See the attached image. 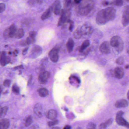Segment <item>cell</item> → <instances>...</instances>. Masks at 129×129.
I'll list each match as a JSON object with an SVG mask.
<instances>
[{
  "label": "cell",
  "instance_id": "obj_54",
  "mask_svg": "<svg viewBox=\"0 0 129 129\" xmlns=\"http://www.w3.org/2000/svg\"><path fill=\"white\" fill-rule=\"evenodd\" d=\"M127 52L128 54H129V46L128 47V48H127Z\"/></svg>",
  "mask_w": 129,
  "mask_h": 129
},
{
  "label": "cell",
  "instance_id": "obj_30",
  "mask_svg": "<svg viewBox=\"0 0 129 129\" xmlns=\"http://www.w3.org/2000/svg\"><path fill=\"white\" fill-rule=\"evenodd\" d=\"M3 36L5 39H8L10 38V29L9 28L6 29L4 31L3 33Z\"/></svg>",
  "mask_w": 129,
  "mask_h": 129
},
{
  "label": "cell",
  "instance_id": "obj_7",
  "mask_svg": "<svg viewBox=\"0 0 129 129\" xmlns=\"http://www.w3.org/2000/svg\"><path fill=\"white\" fill-rule=\"evenodd\" d=\"M122 22L124 27L129 24V6H126L124 8L122 16Z\"/></svg>",
  "mask_w": 129,
  "mask_h": 129
},
{
  "label": "cell",
  "instance_id": "obj_45",
  "mask_svg": "<svg viewBox=\"0 0 129 129\" xmlns=\"http://www.w3.org/2000/svg\"><path fill=\"white\" fill-rule=\"evenodd\" d=\"M23 66L22 65H20V66H18L15 67H14L13 69L14 70L18 69H23Z\"/></svg>",
  "mask_w": 129,
  "mask_h": 129
},
{
  "label": "cell",
  "instance_id": "obj_23",
  "mask_svg": "<svg viewBox=\"0 0 129 129\" xmlns=\"http://www.w3.org/2000/svg\"><path fill=\"white\" fill-rule=\"evenodd\" d=\"M83 34L80 29V27H78L74 31L73 36L76 39H79L82 36Z\"/></svg>",
  "mask_w": 129,
  "mask_h": 129
},
{
  "label": "cell",
  "instance_id": "obj_25",
  "mask_svg": "<svg viewBox=\"0 0 129 129\" xmlns=\"http://www.w3.org/2000/svg\"><path fill=\"white\" fill-rule=\"evenodd\" d=\"M10 31V38H15V35L17 29L15 24H12L9 27Z\"/></svg>",
  "mask_w": 129,
  "mask_h": 129
},
{
  "label": "cell",
  "instance_id": "obj_29",
  "mask_svg": "<svg viewBox=\"0 0 129 129\" xmlns=\"http://www.w3.org/2000/svg\"><path fill=\"white\" fill-rule=\"evenodd\" d=\"M33 122V118L31 116H29L26 117L25 121V126L26 127L29 126Z\"/></svg>",
  "mask_w": 129,
  "mask_h": 129
},
{
  "label": "cell",
  "instance_id": "obj_4",
  "mask_svg": "<svg viewBox=\"0 0 129 129\" xmlns=\"http://www.w3.org/2000/svg\"><path fill=\"white\" fill-rule=\"evenodd\" d=\"M71 16V12L70 10H68L65 9H62V13L60 14V17L57 23V27L63 25L70 19Z\"/></svg>",
  "mask_w": 129,
  "mask_h": 129
},
{
  "label": "cell",
  "instance_id": "obj_37",
  "mask_svg": "<svg viewBox=\"0 0 129 129\" xmlns=\"http://www.w3.org/2000/svg\"><path fill=\"white\" fill-rule=\"evenodd\" d=\"M86 128L88 129H95L96 128V125L93 123H90L87 125Z\"/></svg>",
  "mask_w": 129,
  "mask_h": 129
},
{
  "label": "cell",
  "instance_id": "obj_56",
  "mask_svg": "<svg viewBox=\"0 0 129 129\" xmlns=\"http://www.w3.org/2000/svg\"></svg>",
  "mask_w": 129,
  "mask_h": 129
},
{
  "label": "cell",
  "instance_id": "obj_6",
  "mask_svg": "<svg viewBox=\"0 0 129 129\" xmlns=\"http://www.w3.org/2000/svg\"><path fill=\"white\" fill-rule=\"evenodd\" d=\"M59 49V47L55 46L49 52L48 55L50 57L51 60L53 62L56 63L58 61L59 58V55H58Z\"/></svg>",
  "mask_w": 129,
  "mask_h": 129
},
{
  "label": "cell",
  "instance_id": "obj_42",
  "mask_svg": "<svg viewBox=\"0 0 129 129\" xmlns=\"http://www.w3.org/2000/svg\"><path fill=\"white\" fill-rule=\"evenodd\" d=\"M102 5L103 6L106 7V6L109 5L110 4H109V2L108 1H106V0H104L102 2Z\"/></svg>",
  "mask_w": 129,
  "mask_h": 129
},
{
  "label": "cell",
  "instance_id": "obj_10",
  "mask_svg": "<svg viewBox=\"0 0 129 129\" xmlns=\"http://www.w3.org/2000/svg\"><path fill=\"white\" fill-rule=\"evenodd\" d=\"M100 51L104 54H108L110 53V45L108 41H104L100 45L99 47Z\"/></svg>",
  "mask_w": 129,
  "mask_h": 129
},
{
  "label": "cell",
  "instance_id": "obj_46",
  "mask_svg": "<svg viewBox=\"0 0 129 129\" xmlns=\"http://www.w3.org/2000/svg\"><path fill=\"white\" fill-rule=\"evenodd\" d=\"M32 76L31 75V76H30V78H29V79L28 82V85H29L31 84L32 80Z\"/></svg>",
  "mask_w": 129,
  "mask_h": 129
},
{
  "label": "cell",
  "instance_id": "obj_34",
  "mask_svg": "<svg viewBox=\"0 0 129 129\" xmlns=\"http://www.w3.org/2000/svg\"><path fill=\"white\" fill-rule=\"evenodd\" d=\"M116 63L119 65H122L124 64V60L123 58L120 57L118 58L116 61Z\"/></svg>",
  "mask_w": 129,
  "mask_h": 129
},
{
  "label": "cell",
  "instance_id": "obj_17",
  "mask_svg": "<svg viewBox=\"0 0 129 129\" xmlns=\"http://www.w3.org/2000/svg\"><path fill=\"white\" fill-rule=\"evenodd\" d=\"M10 122L9 120L7 119H3L0 120V129L8 128L10 126Z\"/></svg>",
  "mask_w": 129,
  "mask_h": 129
},
{
  "label": "cell",
  "instance_id": "obj_33",
  "mask_svg": "<svg viewBox=\"0 0 129 129\" xmlns=\"http://www.w3.org/2000/svg\"><path fill=\"white\" fill-rule=\"evenodd\" d=\"M12 91L16 94H19V88L16 84H14L12 87Z\"/></svg>",
  "mask_w": 129,
  "mask_h": 129
},
{
  "label": "cell",
  "instance_id": "obj_14",
  "mask_svg": "<svg viewBox=\"0 0 129 129\" xmlns=\"http://www.w3.org/2000/svg\"><path fill=\"white\" fill-rule=\"evenodd\" d=\"M43 107L41 104H37L34 107V112L39 117H41L43 116Z\"/></svg>",
  "mask_w": 129,
  "mask_h": 129
},
{
  "label": "cell",
  "instance_id": "obj_36",
  "mask_svg": "<svg viewBox=\"0 0 129 129\" xmlns=\"http://www.w3.org/2000/svg\"><path fill=\"white\" fill-rule=\"evenodd\" d=\"M26 41L27 44L29 45L30 44H33V43H34L35 42V39L29 36V37H27L26 38Z\"/></svg>",
  "mask_w": 129,
  "mask_h": 129
},
{
  "label": "cell",
  "instance_id": "obj_12",
  "mask_svg": "<svg viewBox=\"0 0 129 129\" xmlns=\"http://www.w3.org/2000/svg\"><path fill=\"white\" fill-rule=\"evenodd\" d=\"M125 72L122 67H117L114 70V76L117 79H121L124 76Z\"/></svg>",
  "mask_w": 129,
  "mask_h": 129
},
{
  "label": "cell",
  "instance_id": "obj_50",
  "mask_svg": "<svg viewBox=\"0 0 129 129\" xmlns=\"http://www.w3.org/2000/svg\"><path fill=\"white\" fill-rule=\"evenodd\" d=\"M125 68L126 69H129V64H127V65H126V66H125Z\"/></svg>",
  "mask_w": 129,
  "mask_h": 129
},
{
  "label": "cell",
  "instance_id": "obj_32",
  "mask_svg": "<svg viewBox=\"0 0 129 129\" xmlns=\"http://www.w3.org/2000/svg\"><path fill=\"white\" fill-rule=\"evenodd\" d=\"M59 123V121L57 120H52V121H50L48 122V125L50 127H53V126L57 125Z\"/></svg>",
  "mask_w": 129,
  "mask_h": 129
},
{
  "label": "cell",
  "instance_id": "obj_24",
  "mask_svg": "<svg viewBox=\"0 0 129 129\" xmlns=\"http://www.w3.org/2000/svg\"><path fill=\"white\" fill-rule=\"evenodd\" d=\"M89 44H90V42H89V40L88 39L85 40L82 43V45L80 47L79 49V52L80 53L83 52L84 50L89 46Z\"/></svg>",
  "mask_w": 129,
  "mask_h": 129
},
{
  "label": "cell",
  "instance_id": "obj_49",
  "mask_svg": "<svg viewBox=\"0 0 129 129\" xmlns=\"http://www.w3.org/2000/svg\"><path fill=\"white\" fill-rule=\"evenodd\" d=\"M82 0H74V2L76 4H79L81 2Z\"/></svg>",
  "mask_w": 129,
  "mask_h": 129
},
{
  "label": "cell",
  "instance_id": "obj_53",
  "mask_svg": "<svg viewBox=\"0 0 129 129\" xmlns=\"http://www.w3.org/2000/svg\"><path fill=\"white\" fill-rule=\"evenodd\" d=\"M52 128V129H60V128H59V127H52V128Z\"/></svg>",
  "mask_w": 129,
  "mask_h": 129
},
{
  "label": "cell",
  "instance_id": "obj_44",
  "mask_svg": "<svg viewBox=\"0 0 129 129\" xmlns=\"http://www.w3.org/2000/svg\"><path fill=\"white\" fill-rule=\"evenodd\" d=\"M20 45L22 46H25L27 45V43H26V40H23L20 42Z\"/></svg>",
  "mask_w": 129,
  "mask_h": 129
},
{
  "label": "cell",
  "instance_id": "obj_20",
  "mask_svg": "<svg viewBox=\"0 0 129 129\" xmlns=\"http://www.w3.org/2000/svg\"><path fill=\"white\" fill-rule=\"evenodd\" d=\"M74 43L73 39L70 38L68 40L66 44L67 49L69 53H70L73 51L74 47Z\"/></svg>",
  "mask_w": 129,
  "mask_h": 129
},
{
  "label": "cell",
  "instance_id": "obj_40",
  "mask_svg": "<svg viewBox=\"0 0 129 129\" xmlns=\"http://www.w3.org/2000/svg\"><path fill=\"white\" fill-rule=\"evenodd\" d=\"M5 5L3 3H0V13L3 12L5 9Z\"/></svg>",
  "mask_w": 129,
  "mask_h": 129
},
{
  "label": "cell",
  "instance_id": "obj_51",
  "mask_svg": "<svg viewBox=\"0 0 129 129\" xmlns=\"http://www.w3.org/2000/svg\"><path fill=\"white\" fill-rule=\"evenodd\" d=\"M127 98L129 100V91H128V93H127Z\"/></svg>",
  "mask_w": 129,
  "mask_h": 129
},
{
  "label": "cell",
  "instance_id": "obj_27",
  "mask_svg": "<svg viewBox=\"0 0 129 129\" xmlns=\"http://www.w3.org/2000/svg\"><path fill=\"white\" fill-rule=\"evenodd\" d=\"M24 35V32L23 30L22 29H19L17 30L15 38L17 39H20L22 38Z\"/></svg>",
  "mask_w": 129,
  "mask_h": 129
},
{
  "label": "cell",
  "instance_id": "obj_41",
  "mask_svg": "<svg viewBox=\"0 0 129 129\" xmlns=\"http://www.w3.org/2000/svg\"><path fill=\"white\" fill-rule=\"evenodd\" d=\"M29 37L35 39L36 36V32L35 31H31L29 33Z\"/></svg>",
  "mask_w": 129,
  "mask_h": 129
},
{
  "label": "cell",
  "instance_id": "obj_55",
  "mask_svg": "<svg viewBox=\"0 0 129 129\" xmlns=\"http://www.w3.org/2000/svg\"><path fill=\"white\" fill-rule=\"evenodd\" d=\"M125 1H126L127 2H129V0H125Z\"/></svg>",
  "mask_w": 129,
  "mask_h": 129
},
{
  "label": "cell",
  "instance_id": "obj_19",
  "mask_svg": "<svg viewBox=\"0 0 129 129\" xmlns=\"http://www.w3.org/2000/svg\"><path fill=\"white\" fill-rule=\"evenodd\" d=\"M42 51V50L41 47L38 45H35L32 50V54L34 57H38L41 54Z\"/></svg>",
  "mask_w": 129,
  "mask_h": 129
},
{
  "label": "cell",
  "instance_id": "obj_2",
  "mask_svg": "<svg viewBox=\"0 0 129 129\" xmlns=\"http://www.w3.org/2000/svg\"><path fill=\"white\" fill-rule=\"evenodd\" d=\"M94 5L95 2L93 0H86L79 5L77 11L80 15L86 16L91 12Z\"/></svg>",
  "mask_w": 129,
  "mask_h": 129
},
{
  "label": "cell",
  "instance_id": "obj_26",
  "mask_svg": "<svg viewBox=\"0 0 129 129\" xmlns=\"http://www.w3.org/2000/svg\"><path fill=\"white\" fill-rule=\"evenodd\" d=\"M44 0H29L28 4L30 6H33L36 5L41 4L44 2Z\"/></svg>",
  "mask_w": 129,
  "mask_h": 129
},
{
  "label": "cell",
  "instance_id": "obj_39",
  "mask_svg": "<svg viewBox=\"0 0 129 129\" xmlns=\"http://www.w3.org/2000/svg\"><path fill=\"white\" fill-rule=\"evenodd\" d=\"M8 110V107H5L3 108V110H2V117H4L5 115H6L7 112Z\"/></svg>",
  "mask_w": 129,
  "mask_h": 129
},
{
  "label": "cell",
  "instance_id": "obj_47",
  "mask_svg": "<svg viewBox=\"0 0 129 129\" xmlns=\"http://www.w3.org/2000/svg\"><path fill=\"white\" fill-rule=\"evenodd\" d=\"M2 110H3V108L0 105V118L2 117Z\"/></svg>",
  "mask_w": 129,
  "mask_h": 129
},
{
  "label": "cell",
  "instance_id": "obj_9",
  "mask_svg": "<svg viewBox=\"0 0 129 129\" xmlns=\"http://www.w3.org/2000/svg\"><path fill=\"white\" fill-rule=\"evenodd\" d=\"M54 14L56 15H60L62 13L61 4L59 0H56L50 6Z\"/></svg>",
  "mask_w": 129,
  "mask_h": 129
},
{
  "label": "cell",
  "instance_id": "obj_8",
  "mask_svg": "<svg viewBox=\"0 0 129 129\" xmlns=\"http://www.w3.org/2000/svg\"><path fill=\"white\" fill-rule=\"evenodd\" d=\"M50 76V73L48 71H45L39 74L38 81L41 84H45L47 82Z\"/></svg>",
  "mask_w": 129,
  "mask_h": 129
},
{
  "label": "cell",
  "instance_id": "obj_52",
  "mask_svg": "<svg viewBox=\"0 0 129 129\" xmlns=\"http://www.w3.org/2000/svg\"><path fill=\"white\" fill-rule=\"evenodd\" d=\"M2 92V89L1 87H0V97H1V94Z\"/></svg>",
  "mask_w": 129,
  "mask_h": 129
},
{
  "label": "cell",
  "instance_id": "obj_11",
  "mask_svg": "<svg viewBox=\"0 0 129 129\" xmlns=\"http://www.w3.org/2000/svg\"><path fill=\"white\" fill-rule=\"evenodd\" d=\"M10 59L9 57L6 56V53L5 51H3L0 56V64L2 66H6L10 63Z\"/></svg>",
  "mask_w": 129,
  "mask_h": 129
},
{
  "label": "cell",
  "instance_id": "obj_16",
  "mask_svg": "<svg viewBox=\"0 0 129 129\" xmlns=\"http://www.w3.org/2000/svg\"><path fill=\"white\" fill-rule=\"evenodd\" d=\"M128 103L125 99H120L118 100L115 104V106L117 108H125L128 107Z\"/></svg>",
  "mask_w": 129,
  "mask_h": 129
},
{
  "label": "cell",
  "instance_id": "obj_15",
  "mask_svg": "<svg viewBox=\"0 0 129 129\" xmlns=\"http://www.w3.org/2000/svg\"><path fill=\"white\" fill-rule=\"evenodd\" d=\"M46 117L50 120L55 119L58 116L57 112L54 110H51L45 114Z\"/></svg>",
  "mask_w": 129,
  "mask_h": 129
},
{
  "label": "cell",
  "instance_id": "obj_21",
  "mask_svg": "<svg viewBox=\"0 0 129 129\" xmlns=\"http://www.w3.org/2000/svg\"><path fill=\"white\" fill-rule=\"evenodd\" d=\"M113 119L111 118L107 120L102 123L99 126V128L100 129H105L108 127V126H110L113 123Z\"/></svg>",
  "mask_w": 129,
  "mask_h": 129
},
{
  "label": "cell",
  "instance_id": "obj_35",
  "mask_svg": "<svg viewBox=\"0 0 129 129\" xmlns=\"http://www.w3.org/2000/svg\"><path fill=\"white\" fill-rule=\"evenodd\" d=\"M67 23H69L70 24L69 25V28L68 30L70 32H72L73 29L74 27V22L72 20H71L70 19L68 20V21H67Z\"/></svg>",
  "mask_w": 129,
  "mask_h": 129
},
{
  "label": "cell",
  "instance_id": "obj_3",
  "mask_svg": "<svg viewBox=\"0 0 129 129\" xmlns=\"http://www.w3.org/2000/svg\"><path fill=\"white\" fill-rule=\"evenodd\" d=\"M110 45L115 48L117 52H121L124 48V44L121 38L118 36H113L110 41Z\"/></svg>",
  "mask_w": 129,
  "mask_h": 129
},
{
  "label": "cell",
  "instance_id": "obj_1",
  "mask_svg": "<svg viewBox=\"0 0 129 129\" xmlns=\"http://www.w3.org/2000/svg\"><path fill=\"white\" fill-rule=\"evenodd\" d=\"M116 12V9L112 7H109L101 10L99 11L96 16V23L100 25H105L108 22L114 19Z\"/></svg>",
  "mask_w": 129,
  "mask_h": 129
},
{
  "label": "cell",
  "instance_id": "obj_43",
  "mask_svg": "<svg viewBox=\"0 0 129 129\" xmlns=\"http://www.w3.org/2000/svg\"><path fill=\"white\" fill-rule=\"evenodd\" d=\"M28 47H27L25 48H24V49L23 50V55H25L26 54L27 52H28Z\"/></svg>",
  "mask_w": 129,
  "mask_h": 129
},
{
  "label": "cell",
  "instance_id": "obj_5",
  "mask_svg": "<svg viewBox=\"0 0 129 129\" xmlns=\"http://www.w3.org/2000/svg\"><path fill=\"white\" fill-rule=\"evenodd\" d=\"M124 114V112L122 111L118 112L116 116V122L119 125L125 126L127 128L129 129V123L123 117Z\"/></svg>",
  "mask_w": 129,
  "mask_h": 129
},
{
  "label": "cell",
  "instance_id": "obj_28",
  "mask_svg": "<svg viewBox=\"0 0 129 129\" xmlns=\"http://www.w3.org/2000/svg\"><path fill=\"white\" fill-rule=\"evenodd\" d=\"M71 5H72V0H64L63 9L69 10H70Z\"/></svg>",
  "mask_w": 129,
  "mask_h": 129
},
{
  "label": "cell",
  "instance_id": "obj_38",
  "mask_svg": "<svg viewBox=\"0 0 129 129\" xmlns=\"http://www.w3.org/2000/svg\"><path fill=\"white\" fill-rule=\"evenodd\" d=\"M11 81L10 80H6L4 82L3 85L5 87H9L10 85Z\"/></svg>",
  "mask_w": 129,
  "mask_h": 129
},
{
  "label": "cell",
  "instance_id": "obj_48",
  "mask_svg": "<svg viewBox=\"0 0 129 129\" xmlns=\"http://www.w3.org/2000/svg\"><path fill=\"white\" fill-rule=\"evenodd\" d=\"M71 128V126H70L69 125L66 126H64V128H63V129H70Z\"/></svg>",
  "mask_w": 129,
  "mask_h": 129
},
{
  "label": "cell",
  "instance_id": "obj_22",
  "mask_svg": "<svg viewBox=\"0 0 129 129\" xmlns=\"http://www.w3.org/2000/svg\"><path fill=\"white\" fill-rule=\"evenodd\" d=\"M38 92L39 95L42 97H47L49 94L48 91L45 88H41L38 90Z\"/></svg>",
  "mask_w": 129,
  "mask_h": 129
},
{
  "label": "cell",
  "instance_id": "obj_18",
  "mask_svg": "<svg viewBox=\"0 0 129 129\" xmlns=\"http://www.w3.org/2000/svg\"><path fill=\"white\" fill-rule=\"evenodd\" d=\"M53 10L51 7H50L49 8H48L42 15L41 16V19L42 20H45L46 19L50 17L51 16L52 12H53Z\"/></svg>",
  "mask_w": 129,
  "mask_h": 129
},
{
  "label": "cell",
  "instance_id": "obj_13",
  "mask_svg": "<svg viewBox=\"0 0 129 129\" xmlns=\"http://www.w3.org/2000/svg\"><path fill=\"white\" fill-rule=\"evenodd\" d=\"M81 31L83 35H89L92 33L93 32V28L91 26H88L86 25H84L80 27Z\"/></svg>",
  "mask_w": 129,
  "mask_h": 129
},
{
  "label": "cell",
  "instance_id": "obj_31",
  "mask_svg": "<svg viewBox=\"0 0 129 129\" xmlns=\"http://www.w3.org/2000/svg\"><path fill=\"white\" fill-rule=\"evenodd\" d=\"M123 4V0H114L112 3L111 4L114 6L120 7L122 6Z\"/></svg>",
  "mask_w": 129,
  "mask_h": 129
}]
</instances>
